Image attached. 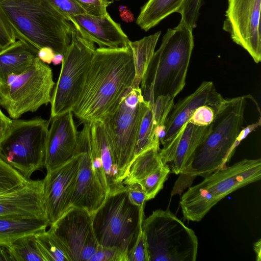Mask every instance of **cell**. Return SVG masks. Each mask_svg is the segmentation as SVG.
I'll list each match as a JSON object with an SVG mask.
<instances>
[{"label":"cell","mask_w":261,"mask_h":261,"mask_svg":"<svg viewBox=\"0 0 261 261\" xmlns=\"http://www.w3.org/2000/svg\"><path fill=\"white\" fill-rule=\"evenodd\" d=\"M135 74L129 46L96 49L73 114L83 123L102 122L132 87Z\"/></svg>","instance_id":"cell-1"},{"label":"cell","mask_w":261,"mask_h":261,"mask_svg":"<svg viewBox=\"0 0 261 261\" xmlns=\"http://www.w3.org/2000/svg\"><path fill=\"white\" fill-rule=\"evenodd\" d=\"M250 95L224 99L210 130L198 145L175 181L171 195L181 194L197 176L205 177L225 167L236 148L234 143L245 122Z\"/></svg>","instance_id":"cell-2"},{"label":"cell","mask_w":261,"mask_h":261,"mask_svg":"<svg viewBox=\"0 0 261 261\" xmlns=\"http://www.w3.org/2000/svg\"><path fill=\"white\" fill-rule=\"evenodd\" d=\"M0 6L17 38L38 50L49 47L65 55L76 30L49 0H0Z\"/></svg>","instance_id":"cell-3"},{"label":"cell","mask_w":261,"mask_h":261,"mask_svg":"<svg viewBox=\"0 0 261 261\" xmlns=\"http://www.w3.org/2000/svg\"><path fill=\"white\" fill-rule=\"evenodd\" d=\"M194 46L193 30L184 22L168 29L141 83L145 101L152 105L160 96L174 99L182 91Z\"/></svg>","instance_id":"cell-4"},{"label":"cell","mask_w":261,"mask_h":261,"mask_svg":"<svg viewBox=\"0 0 261 261\" xmlns=\"http://www.w3.org/2000/svg\"><path fill=\"white\" fill-rule=\"evenodd\" d=\"M261 178V160L245 159L220 169L190 187L179 204L185 219L199 222L219 201Z\"/></svg>","instance_id":"cell-5"},{"label":"cell","mask_w":261,"mask_h":261,"mask_svg":"<svg viewBox=\"0 0 261 261\" xmlns=\"http://www.w3.org/2000/svg\"><path fill=\"white\" fill-rule=\"evenodd\" d=\"M144 206L134 204L125 189L108 194L103 204L92 213V226L99 245L128 255L142 231Z\"/></svg>","instance_id":"cell-6"},{"label":"cell","mask_w":261,"mask_h":261,"mask_svg":"<svg viewBox=\"0 0 261 261\" xmlns=\"http://www.w3.org/2000/svg\"><path fill=\"white\" fill-rule=\"evenodd\" d=\"M149 261H195L198 241L195 232L168 210H156L142 224Z\"/></svg>","instance_id":"cell-7"},{"label":"cell","mask_w":261,"mask_h":261,"mask_svg":"<svg viewBox=\"0 0 261 261\" xmlns=\"http://www.w3.org/2000/svg\"><path fill=\"white\" fill-rule=\"evenodd\" d=\"M49 121L41 117L12 119L0 142V158L27 179L44 166Z\"/></svg>","instance_id":"cell-8"},{"label":"cell","mask_w":261,"mask_h":261,"mask_svg":"<svg viewBox=\"0 0 261 261\" xmlns=\"http://www.w3.org/2000/svg\"><path fill=\"white\" fill-rule=\"evenodd\" d=\"M55 85L51 68L37 57L23 72L11 74L0 84V106L11 118L17 119L50 103Z\"/></svg>","instance_id":"cell-9"},{"label":"cell","mask_w":261,"mask_h":261,"mask_svg":"<svg viewBox=\"0 0 261 261\" xmlns=\"http://www.w3.org/2000/svg\"><path fill=\"white\" fill-rule=\"evenodd\" d=\"M94 43L75 31L64 55L60 73L51 94L50 118L72 111L95 50Z\"/></svg>","instance_id":"cell-10"},{"label":"cell","mask_w":261,"mask_h":261,"mask_svg":"<svg viewBox=\"0 0 261 261\" xmlns=\"http://www.w3.org/2000/svg\"><path fill=\"white\" fill-rule=\"evenodd\" d=\"M150 105L149 102L143 100L135 107H129L122 96L115 111L102 121L122 181L128 174L142 120Z\"/></svg>","instance_id":"cell-11"},{"label":"cell","mask_w":261,"mask_h":261,"mask_svg":"<svg viewBox=\"0 0 261 261\" xmlns=\"http://www.w3.org/2000/svg\"><path fill=\"white\" fill-rule=\"evenodd\" d=\"M261 0H228L223 29L256 63L261 61Z\"/></svg>","instance_id":"cell-12"},{"label":"cell","mask_w":261,"mask_h":261,"mask_svg":"<svg viewBox=\"0 0 261 261\" xmlns=\"http://www.w3.org/2000/svg\"><path fill=\"white\" fill-rule=\"evenodd\" d=\"M81 155L46 173L43 179L46 217L49 226L55 223L71 207Z\"/></svg>","instance_id":"cell-13"},{"label":"cell","mask_w":261,"mask_h":261,"mask_svg":"<svg viewBox=\"0 0 261 261\" xmlns=\"http://www.w3.org/2000/svg\"><path fill=\"white\" fill-rule=\"evenodd\" d=\"M90 123L85 122L79 132L80 162L71 206L85 209L90 213L104 202L108 193L105 190L93 168L88 149Z\"/></svg>","instance_id":"cell-14"},{"label":"cell","mask_w":261,"mask_h":261,"mask_svg":"<svg viewBox=\"0 0 261 261\" xmlns=\"http://www.w3.org/2000/svg\"><path fill=\"white\" fill-rule=\"evenodd\" d=\"M46 143L44 167L51 171L78 155L79 132L71 111L50 119Z\"/></svg>","instance_id":"cell-15"},{"label":"cell","mask_w":261,"mask_h":261,"mask_svg":"<svg viewBox=\"0 0 261 261\" xmlns=\"http://www.w3.org/2000/svg\"><path fill=\"white\" fill-rule=\"evenodd\" d=\"M224 99L212 82L204 81L193 93L174 104L160 136L163 148L173 140L197 108L203 105L218 106Z\"/></svg>","instance_id":"cell-16"},{"label":"cell","mask_w":261,"mask_h":261,"mask_svg":"<svg viewBox=\"0 0 261 261\" xmlns=\"http://www.w3.org/2000/svg\"><path fill=\"white\" fill-rule=\"evenodd\" d=\"M43 186V179H29L23 185L0 194V217L47 220Z\"/></svg>","instance_id":"cell-17"},{"label":"cell","mask_w":261,"mask_h":261,"mask_svg":"<svg viewBox=\"0 0 261 261\" xmlns=\"http://www.w3.org/2000/svg\"><path fill=\"white\" fill-rule=\"evenodd\" d=\"M49 229L64 245L71 261H80L83 248L92 230V214L71 206Z\"/></svg>","instance_id":"cell-18"},{"label":"cell","mask_w":261,"mask_h":261,"mask_svg":"<svg viewBox=\"0 0 261 261\" xmlns=\"http://www.w3.org/2000/svg\"><path fill=\"white\" fill-rule=\"evenodd\" d=\"M69 19L83 37L96 43L99 48L129 46L130 41L127 36L109 13L102 17L80 14Z\"/></svg>","instance_id":"cell-19"},{"label":"cell","mask_w":261,"mask_h":261,"mask_svg":"<svg viewBox=\"0 0 261 261\" xmlns=\"http://www.w3.org/2000/svg\"><path fill=\"white\" fill-rule=\"evenodd\" d=\"M210 125L199 126L188 122L184 132L180 131L168 146L160 149V156L169 166L170 173L178 175L182 171L197 147L208 133Z\"/></svg>","instance_id":"cell-20"},{"label":"cell","mask_w":261,"mask_h":261,"mask_svg":"<svg viewBox=\"0 0 261 261\" xmlns=\"http://www.w3.org/2000/svg\"><path fill=\"white\" fill-rule=\"evenodd\" d=\"M91 130L96 141L105 175L108 193L113 194L125 189L119 177L114 153L103 123L91 122Z\"/></svg>","instance_id":"cell-21"},{"label":"cell","mask_w":261,"mask_h":261,"mask_svg":"<svg viewBox=\"0 0 261 261\" xmlns=\"http://www.w3.org/2000/svg\"><path fill=\"white\" fill-rule=\"evenodd\" d=\"M38 50L25 42L16 41L0 51V84L6 82L11 74L26 70L37 57Z\"/></svg>","instance_id":"cell-22"},{"label":"cell","mask_w":261,"mask_h":261,"mask_svg":"<svg viewBox=\"0 0 261 261\" xmlns=\"http://www.w3.org/2000/svg\"><path fill=\"white\" fill-rule=\"evenodd\" d=\"M46 220L13 217H0V244H10L15 240L46 230Z\"/></svg>","instance_id":"cell-23"},{"label":"cell","mask_w":261,"mask_h":261,"mask_svg":"<svg viewBox=\"0 0 261 261\" xmlns=\"http://www.w3.org/2000/svg\"><path fill=\"white\" fill-rule=\"evenodd\" d=\"M185 0H148L141 7L136 23L145 31L177 12Z\"/></svg>","instance_id":"cell-24"},{"label":"cell","mask_w":261,"mask_h":261,"mask_svg":"<svg viewBox=\"0 0 261 261\" xmlns=\"http://www.w3.org/2000/svg\"><path fill=\"white\" fill-rule=\"evenodd\" d=\"M161 35V31L144 37L135 41H130L134 66L135 77L131 88H138L154 53L155 48Z\"/></svg>","instance_id":"cell-25"},{"label":"cell","mask_w":261,"mask_h":261,"mask_svg":"<svg viewBox=\"0 0 261 261\" xmlns=\"http://www.w3.org/2000/svg\"><path fill=\"white\" fill-rule=\"evenodd\" d=\"M160 149L152 147L137 156L132 161L128 174L123 181L124 185L139 182L162 166L164 163L160 155Z\"/></svg>","instance_id":"cell-26"},{"label":"cell","mask_w":261,"mask_h":261,"mask_svg":"<svg viewBox=\"0 0 261 261\" xmlns=\"http://www.w3.org/2000/svg\"><path fill=\"white\" fill-rule=\"evenodd\" d=\"M156 127L153 119L152 108L150 105L142 120L134 150L133 160L140 153L152 147L160 148V140L155 136Z\"/></svg>","instance_id":"cell-27"},{"label":"cell","mask_w":261,"mask_h":261,"mask_svg":"<svg viewBox=\"0 0 261 261\" xmlns=\"http://www.w3.org/2000/svg\"><path fill=\"white\" fill-rule=\"evenodd\" d=\"M9 246L15 261H46L36 234L20 237L12 242Z\"/></svg>","instance_id":"cell-28"},{"label":"cell","mask_w":261,"mask_h":261,"mask_svg":"<svg viewBox=\"0 0 261 261\" xmlns=\"http://www.w3.org/2000/svg\"><path fill=\"white\" fill-rule=\"evenodd\" d=\"M36 237L46 261H71L64 245L49 229Z\"/></svg>","instance_id":"cell-29"},{"label":"cell","mask_w":261,"mask_h":261,"mask_svg":"<svg viewBox=\"0 0 261 261\" xmlns=\"http://www.w3.org/2000/svg\"><path fill=\"white\" fill-rule=\"evenodd\" d=\"M170 173L169 166L164 164L150 175L139 182L144 191L147 201L154 198L163 189L164 184Z\"/></svg>","instance_id":"cell-30"},{"label":"cell","mask_w":261,"mask_h":261,"mask_svg":"<svg viewBox=\"0 0 261 261\" xmlns=\"http://www.w3.org/2000/svg\"><path fill=\"white\" fill-rule=\"evenodd\" d=\"M28 180L0 158V194L18 187Z\"/></svg>","instance_id":"cell-31"},{"label":"cell","mask_w":261,"mask_h":261,"mask_svg":"<svg viewBox=\"0 0 261 261\" xmlns=\"http://www.w3.org/2000/svg\"><path fill=\"white\" fill-rule=\"evenodd\" d=\"M174 99L168 96L158 97L151 105L157 127H163L173 105Z\"/></svg>","instance_id":"cell-32"},{"label":"cell","mask_w":261,"mask_h":261,"mask_svg":"<svg viewBox=\"0 0 261 261\" xmlns=\"http://www.w3.org/2000/svg\"><path fill=\"white\" fill-rule=\"evenodd\" d=\"M202 1V0H185L177 11L181 15L180 21L192 30L197 26Z\"/></svg>","instance_id":"cell-33"},{"label":"cell","mask_w":261,"mask_h":261,"mask_svg":"<svg viewBox=\"0 0 261 261\" xmlns=\"http://www.w3.org/2000/svg\"><path fill=\"white\" fill-rule=\"evenodd\" d=\"M221 103L218 106L203 105L198 107L196 109L188 122L199 126L210 125L214 121Z\"/></svg>","instance_id":"cell-34"},{"label":"cell","mask_w":261,"mask_h":261,"mask_svg":"<svg viewBox=\"0 0 261 261\" xmlns=\"http://www.w3.org/2000/svg\"><path fill=\"white\" fill-rule=\"evenodd\" d=\"M15 30L0 6V51L16 41Z\"/></svg>","instance_id":"cell-35"},{"label":"cell","mask_w":261,"mask_h":261,"mask_svg":"<svg viewBox=\"0 0 261 261\" xmlns=\"http://www.w3.org/2000/svg\"><path fill=\"white\" fill-rule=\"evenodd\" d=\"M88 15L102 17L108 14L107 7L112 3L109 0H76Z\"/></svg>","instance_id":"cell-36"},{"label":"cell","mask_w":261,"mask_h":261,"mask_svg":"<svg viewBox=\"0 0 261 261\" xmlns=\"http://www.w3.org/2000/svg\"><path fill=\"white\" fill-rule=\"evenodd\" d=\"M128 261H149L146 240L142 231L128 253Z\"/></svg>","instance_id":"cell-37"},{"label":"cell","mask_w":261,"mask_h":261,"mask_svg":"<svg viewBox=\"0 0 261 261\" xmlns=\"http://www.w3.org/2000/svg\"><path fill=\"white\" fill-rule=\"evenodd\" d=\"M53 5L68 19L74 16L87 14L76 0H49Z\"/></svg>","instance_id":"cell-38"},{"label":"cell","mask_w":261,"mask_h":261,"mask_svg":"<svg viewBox=\"0 0 261 261\" xmlns=\"http://www.w3.org/2000/svg\"><path fill=\"white\" fill-rule=\"evenodd\" d=\"M89 261H126V259L115 248L99 245L96 252Z\"/></svg>","instance_id":"cell-39"},{"label":"cell","mask_w":261,"mask_h":261,"mask_svg":"<svg viewBox=\"0 0 261 261\" xmlns=\"http://www.w3.org/2000/svg\"><path fill=\"white\" fill-rule=\"evenodd\" d=\"M125 186L130 201L136 205L144 206L147 200L141 185L139 182H132Z\"/></svg>","instance_id":"cell-40"},{"label":"cell","mask_w":261,"mask_h":261,"mask_svg":"<svg viewBox=\"0 0 261 261\" xmlns=\"http://www.w3.org/2000/svg\"><path fill=\"white\" fill-rule=\"evenodd\" d=\"M98 245L99 244L92 229L82 250L80 261H89L96 252Z\"/></svg>","instance_id":"cell-41"},{"label":"cell","mask_w":261,"mask_h":261,"mask_svg":"<svg viewBox=\"0 0 261 261\" xmlns=\"http://www.w3.org/2000/svg\"><path fill=\"white\" fill-rule=\"evenodd\" d=\"M12 123V119L6 116L0 108V142L9 131Z\"/></svg>","instance_id":"cell-42"},{"label":"cell","mask_w":261,"mask_h":261,"mask_svg":"<svg viewBox=\"0 0 261 261\" xmlns=\"http://www.w3.org/2000/svg\"><path fill=\"white\" fill-rule=\"evenodd\" d=\"M55 53L49 47H43L38 50L37 57L43 62L48 64L52 62Z\"/></svg>","instance_id":"cell-43"},{"label":"cell","mask_w":261,"mask_h":261,"mask_svg":"<svg viewBox=\"0 0 261 261\" xmlns=\"http://www.w3.org/2000/svg\"><path fill=\"white\" fill-rule=\"evenodd\" d=\"M0 261H15L9 245L0 244Z\"/></svg>","instance_id":"cell-44"},{"label":"cell","mask_w":261,"mask_h":261,"mask_svg":"<svg viewBox=\"0 0 261 261\" xmlns=\"http://www.w3.org/2000/svg\"><path fill=\"white\" fill-rule=\"evenodd\" d=\"M253 249L256 254V260H261V239H259L253 244Z\"/></svg>","instance_id":"cell-45"},{"label":"cell","mask_w":261,"mask_h":261,"mask_svg":"<svg viewBox=\"0 0 261 261\" xmlns=\"http://www.w3.org/2000/svg\"><path fill=\"white\" fill-rule=\"evenodd\" d=\"M64 56L61 54H55L54 58L52 60V62L54 65H58L62 64Z\"/></svg>","instance_id":"cell-46"}]
</instances>
